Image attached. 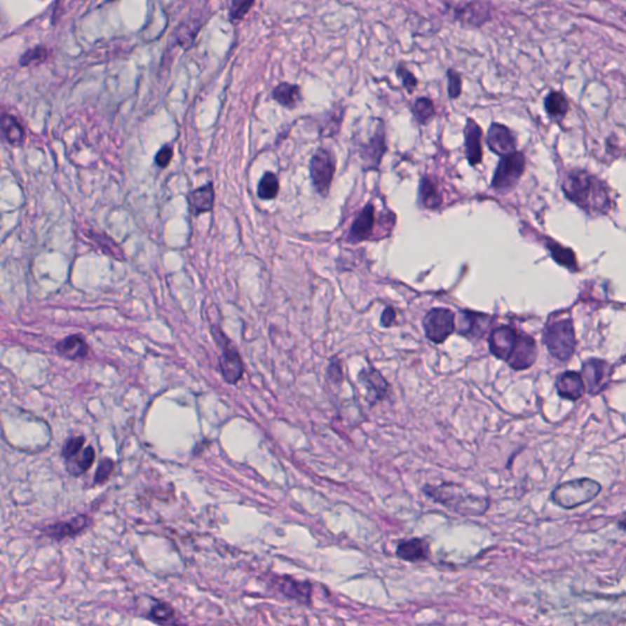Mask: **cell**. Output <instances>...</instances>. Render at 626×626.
Returning <instances> with one entry per match:
<instances>
[{"label":"cell","mask_w":626,"mask_h":626,"mask_svg":"<svg viewBox=\"0 0 626 626\" xmlns=\"http://www.w3.org/2000/svg\"><path fill=\"white\" fill-rule=\"evenodd\" d=\"M488 345L492 355L505 361L515 371L533 366L538 356L535 339L510 325L494 328L488 338Z\"/></svg>","instance_id":"cell-1"},{"label":"cell","mask_w":626,"mask_h":626,"mask_svg":"<svg viewBox=\"0 0 626 626\" xmlns=\"http://www.w3.org/2000/svg\"><path fill=\"white\" fill-rule=\"evenodd\" d=\"M563 190L570 201L591 215H606L612 207L607 185L583 169L565 175Z\"/></svg>","instance_id":"cell-2"},{"label":"cell","mask_w":626,"mask_h":626,"mask_svg":"<svg viewBox=\"0 0 626 626\" xmlns=\"http://www.w3.org/2000/svg\"><path fill=\"white\" fill-rule=\"evenodd\" d=\"M423 491L435 502L461 515H482L487 510V499L472 496L456 484L444 483L438 487L427 486Z\"/></svg>","instance_id":"cell-3"},{"label":"cell","mask_w":626,"mask_h":626,"mask_svg":"<svg viewBox=\"0 0 626 626\" xmlns=\"http://www.w3.org/2000/svg\"><path fill=\"white\" fill-rule=\"evenodd\" d=\"M543 343L550 354L562 362L569 361L575 354L576 335L570 318L554 320L543 332Z\"/></svg>","instance_id":"cell-4"},{"label":"cell","mask_w":626,"mask_h":626,"mask_svg":"<svg viewBox=\"0 0 626 626\" xmlns=\"http://www.w3.org/2000/svg\"><path fill=\"white\" fill-rule=\"evenodd\" d=\"M601 491V484L591 478H578L555 487L552 501L560 508L574 509L593 501Z\"/></svg>","instance_id":"cell-5"},{"label":"cell","mask_w":626,"mask_h":626,"mask_svg":"<svg viewBox=\"0 0 626 626\" xmlns=\"http://www.w3.org/2000/svg\"><path fill=\"white\" fill-rule=\"evenodd\" d=\"M215 340L220 348L219 367L226 383L236 384L244 374V365L236 349L229 338L215 325L213 328Z\"/></svg>","instance_id":"cell-6"},{"label":"cell","mask_w":626,"mask_h":626,"mask_svg":"<svg viewBox=\"0 0 626 626\" xmlns=\"http://www.w3.org/2000/svg\"><path fill=\"white\" fill-rule=\"evenodd\" d=\"M335 165L336 161L332 151L327 149H318L315 151L310 163V175L315 191L320 196L325 197L329 192L330 185L334 177Z\"/></svg>","instance_id":"cell-7"},{"label":"cell","mask_w":626,"mask_h":626,"mask_svg":"<svg viewBox=\"0 0 626 626\" xmlns=\"http://www.w3.org/2000/svg\"><path fill=\"white\" fill-rule=\"evenodd\" d=\"M525 170V157L522 152L505 156L498 164L497 170L494 172L492 187L497 191H508L517 186L522 174Z\"/></svg>","instance_id":"cell-8"},{"label":"cell","mask_w":626,"mask_h":626,"mask_svg":"<svg viewBox=\"0 0 626 626\" xmlns=\"http://www.w3.org/2000/svg\"><path fill=\"white\" fill-rule=\"evenodd\" d=\"M425 334L435 344H442L454 333V312L448 308H433L423 318Z\"/></svg>","instance_id":"cell-9"},{"label":"cell","mask_w":626,"mask_h":626,"mask_svg":"<svg viewBox=\"0 0 626 626\" xmlns=\"http://www.w3.org/2000/svg\"><path fill=\"white\" fill-rule=\"evenodd\" d=\"M613 367L606 360L592 358L585 361L581 368L586 392L590 395H597L602 393L612 379Z\"/></svg>","instance_id":"cell-10"},{"label":"cell","mask_w":626,"mask_h":626,"mask_svg":"<svg viewBox=\"0 0 626 626\" xmlns=\"http://www.w3.org/2000/svg\"><path fill=\"white\" fill-rule=\"evenodd\" d=\"M487 144L492 152L502 158L517 152V139L505 125L497 123L491 125L488 130Z\"/></svg>","instance_id":"cell-11"},{"label":"cell","mask_w":626,"mask_h":626,"mask_svg":"<svg viewBox=\"0 0 626 626\" xmlns=\"http://www.w3.org/2000/svg\"><path fill=\"white\" fill-rule=\"evenodd\" d=\"M492 323V317L478 312H460L458 333L468 338H481L487 333Z\"/></svg>","instance_id":"cell-12"},{"label":"cell","mask_w":626,"mask_h":626,"mask_svg":"<svg viewBox=\"0 0 626 626\" xmlns=\"http://www.w3.org/2000/svg\"><path fill=\"white\" fill-rule=\"evenodd\" d=\"M359 381L366 388L368 400L372 404L382 402L388 397L389 384L386 378L383 377L382 373L377 369L374 368L362 369L359 373Z\"/></svg>","instance_id":"cell-13"},{"label":"cell","mask_w":626,"mask_h":626,"mask_svg":"<svg viewBox=\"0 0 626 626\" xmlns=\"http://www.w3.org/2000/svg\"><path fill=\"white\" fill-rule=\"evenodd\" d=\"M277 588L280 592L297 603L310 604L311 603L312 586L307 581H301L290 576H283L275 580Z\"/></svg>","instance_id":"cell-14"},{"label":"cell","mask_w":626,"mask_h":626,"mask_svg":"<svg viewBox=\"0 0 626 626\" xmlns=\"http://www.w3.org/2000/svg\"><path fill=\"white\" fill-rule=\"evenodd\" d=\"M555 388H557V392L560 397L570 400V402L581 399L583 394L586 393V387H585V383L581 377V373L575 372V371H566V372L562 373L557 379Z\"/></svg>","instance_id":"cell-15"},{"label":"cell","mask_w":626,"mask_h":626,"mask_svg":"<svg viewBox=\"0 0 626 626\" xmlns=\"http://www.w3.org/2000/svg\"><path fill=\"white\" fill-rule=\"evenodd\" d=\"M374 207L367 205L355 218L348 235V241L351 244H356L369 239L374 229Z\"/></svg>","instance_id":"cell-16"},{"label":"cell","mask_w":626,"mask_h":626,"mask_svg":"<svg viewBox=\"0 0 626 626\" xmlns=\"http://www.w3.org/2000/svg\"><path fill=\"white\" fill-rule=\"evenodd\" d=\"M465 149L470 164L475 167L482 161V130L472 119H468L465 126Z\"/></svg>","instance_id":"cell-17"},{"label":"cell","mask_w":626,"mask_h":626,"mask_svg":"<svg viewBox=\"0 0 626 626\" xmlns=\"http://www.w3.org/2000/svg\"><path fill=\"white\" fill-rule=\"evenodd\" d=\"M387 151L384 130L379 129L373 135L367 144H364L360 149V156L364 161L365 167L367 169L378 168L382 161L383 156Z\"/></svg>","instance_id":"cell-18"},{"label":"cell","mask_w":626,"mask_h":626,"mask_svg":"<svg viewBox=\"0 0 626 626\" xmlns=\"http://www.w3.org/2000/svg\"><path fill=\"white\" fill-rule=\"evenodd\" d=\"M430 543L423 538L400 540L397 547V555L402 560L417 563L430 558Z\"/></svg>","instance_id":"cell-19"},{"label":"cell","mask_w":626,"mask_h":626,"mask_svg":"<svg viewBox=\"0 0 626 626\" xmlns=\"http://www.w3.org/2000/svg\"><path fill=\"white\" fill-rule=\"evenodd\" d=\"M90 524V517L87 515H79L70 522H57L55 525L48 526L44 529L46 535L54 540H64L67 537H74L85 530Z\"/></svg>","instance_id":"cell-20"},{"label":"cell","mask_w":626,"mask_h":626,"mask_svg":"<svg viewBox=\"0 0 626 626\" xmlns=\"http://www.w3.org/2000/svg\"><path fill=\"white\" fill-rule=\"evenodd\" d=\"M55 348L59 354L65 356L67 359L81 360L88 355V345L81 335L67 336L65 339L60 340Z\"/></svg>","instance_id":"cell-21"},{"label":"cell","mask_w":626,"mask_h":626,"mask_svg":"<svg viewBox=\"0 0 626 626\" xmlns=\"http://www.w3.org/2000/svg\"><path fill=\"white\" fill-rule=\"evenodd\" d=\"M215 189L212 184L196 189L189 197L192 213L195 215L210 212L215 206Z\"/></svg>","instance_id":"cell-22"},{"label":"cell","mask_w":626,"mask_h":626,"mask_svg":"<svg viewBox=\"0 0 626 626\" xmlns=\"http://www.w3.org/2000/svg\"><path fill=\"white\" fill-rule=\"evenodd\" d=\"M273 98L283 105L284 108L287 109H294L297 105L300 104L302 101L301 90L297 85H292L287 82L279 83L274 91H273Z\"/></svg>","instance_id":"cell-23"},{"label":"cell","mask_w":626,"mask_h":626,"mask_svg":"<svg viewBox=\"0 0 626 626\" xmlns=\"http://www.w3.org/2000/svg\"><path fill=\"white\" fill-rule=\"evenodd\" d=\"M455 10L458 14L456 18L471 26H481L489 19V10L486 9V5L481 3L463 4L461 9L456 8Z\"/></svg>","instance_id":"cell-24"},{"label":"cell","mask_w":626,"mask_h":626,"mask_svg":"<svg viewBox=\"0 0 626 626\" xmlns=\"http://www.w3.org/2000/svg\"><path fill=\"white\" fill-rule=\"evenodd\" d=\"M1 131L6 142L13 146L24 144L25 130L19 120L10 114H3L1 118Z\"/></svg>","instance_id":"cell-25"},{"label":"cell","mask_w":626,"mask_h":626,"mask_svg":"<svg viewBox=\"0 0 626 626\" xmlns=\"http://www.w3.org/2000/svg\"><path fill=\"white\" fill-rule=\"evenodd\" d=\"M420 201L422 206L428 208V210L438 208L443 201L435 182L428 177H423L421 180Z\"/></svg>","instance_id":"cell-26"},{"label":"cell","mask_w":626,"mask_h":626,"mask_svg":"<svg viewBox=\"0 0 626 626\" xmlns=\"http://www.w3.org/2000/svg\"><path fill=\"white\" fill-rule=\"evenodd\" d=\"M545 107L547 113L554 118V119H563L568 109H569V103L566 101L564 95L560 92H550L548 96L545 97Z\"/></svg>","instance_id":"cell-27"},{"label":"cell","mask_w":626,"mask_h":626,"mask_svg":"<svg viewBox=\"0 0 626 626\" xmlns=\"http://www.w3.org/2000/svg\"><path fill=\"white\" fill-rule=\"evenodd\" d=\"M86 236L88 239L91 240L93 244L98 246V249L102 250L105 254H109V256H111V257H114V259H124L123 250L120 249L119 245L116 244L114 240L109 238L108 235L88 231Z\"/></svg>","instance_id":"cell-28"},{"label":"cell","mask_w":626,"mask_h":626,"mask_svg":"<svg viewBox=\"0 0 626 626\" xmlns=\"http://www.w3.org/2000/svg\"><path fill=\"white\" fill-rule=\"evenodd\" d=\"M547 249L550 250L552 257L560 266L569 268L570 271H576L578 269L576 257H575L574 252L571 250L563 247L562 245L550 241V240L547 243Z\"/></svg>","instance_id":"cell-29"},{"label":"cell","mask_w":626,"mask_h":626,"mask_svg":"<svg viewBox=\"0 0 626 626\" xmlns=\"http://www.w3.org/2000/svg\"><path fill=\"white\" fill-rule=\"evenodd\" d=\"M279 192V180L277 175L272 172H267L263 175L257 189V195L261 200H273Z\"/></svg>","instance_id":"cell-30"},{"label":"cell","mask_w":626,"mask_h":626,"mask_svg":"<svg viewBox=\"0 0 626 626\" xmlns=\"http://www.w3.org/2000/svg\"><path fill=\"white\" fill-rule=\"evenodd\" d=\"M95 458H96L95 449L92 447H87L86 449L82 450V453L79 455V458L74 460V463L67 468V470L74 476H80L82 473H85L91 469Z\"/></svg>","instance_id":"cell-31"},{"label":"cell","mask_w":626,"mask_h":626,"mask_svg":"<svg viewBox=\"0 0 626 626\" xmlns=\"http://www.w3.org/2000/svg\"><path fill=\"white\" fill-rule=\"evenodd\" d=\"M414 115L420 124L426 125L433 119L435 114V105L426 97H420L412 108Z\"/></svg>","instance_id":"cell-32"},{"label":"cell","mask_w":626,"mask_h":626,"mask_svg":"<svg viewBox=\"0 0 626 626\" xmlns=\"http://www.w3.org/2000/svg\"><path fill=\"white\" fill-rule=\"evenodd\" d=\"M49 57V50L44 46H39L34 48L29 49L25 53L24 55L20 59V64L22 67H29V65H36L41 62H46Z\"/></svg>","instance_id":"cell-33"},{"label":"cell","mask_w":626,"mask_h":626,"mask_svg":"<svg viewBox=\"0 0 626 626\" xmlns=\"http://www.w3.org/2000/svg\"><path fill=\"white\" fill-rule=\"evenodd\" d=\"M83 444H85V438L80 437V435L67 440V443L62 447V458L65 460H69V461L75 459L77 455H80V453H81Z\"/></svg>","instance_id":"cell-34"},{"label":"cell","mask_w":626,"mask_h":626,"mask_svg":"<svg viewBox=\"0 0 626 626\" xmlns=\"http://www.w3.org/2000/svg\"><path fill=\"white\" fill-rule=\"evenodd\" d=\"M151 618L161 624H167L174 619V609L167 603L158 602L149 613Z\"/></svg>","instance_id":"cell-35"},{"label":"cell","mask_w":626,"mask_h":626,"mask_svg":"<svg viewBox=\"0 0 626 626\" xmlns=\"http://www.w3.org/2000/svg\"><path fill=\"white\" fill-rule=\"evenodd\" d=\"M447 75H448V92H449V96L451 98H458L461 95V87H463V82H461L459 72L450 69V70H448Z\"/></svg>","instance_id":"cell-36"},{"label":"cell","mask_w":626,"mask_h":626,"mask_svg":"<svg viewBox=\"0 0 626 626\" xmlns=\"http://www.w3.org/2000/svg\"><path fill=\"white\" fill-rule=\"evenodd\" d=\"M114 470V461L111 459H103L100 463V466L97 469L96 475H95V483L96 484H102L109 478L110 473Z\"/></svg>","instance_id":"cell-37"},{"label":"cell","mask_w":626,"mask_h":626,"mask_svg":"<svg viewBox=\"0 0 626 626\" xmlns=\"http://www.w3.org/2000/svg\"><path fill=\"white\" fill-rule=\"evenodd\" d=\"M254 4V1H234L230 8V19L233 21L244 19L245 15L249 13L250 8Z\"/></svg>","instance_id":"cell-38"},{"label":"cell","mask_w":626,"mask_h":626,"mask_svg":"<svg viewBox=\"0 0 626 626\" xmlns=\"http://www.w3.org/2000/svg\"><path fill=\"white\" fill-rule=\"evenodd\" d=\"M397 76L400 77V80H402V86L407 88L409 93H412L417 86L416 77L414 76V74L410 70H407V67H404V65L397 67Z\"/></svg>","instance_id":"cell-39"},{"label":"cell","mask_w":626,"mask_h":626,"mask_svg":"<svg viewBox=\"0 0 626 626\" xmlns=\"http://www.w3.org/2000/svg\"><path fill=\"white\" fill-rule=\"evenodd\" d=\"M327 373H328V379H329L330 382L334 383V384L341 383V381H343V369H341L339 359H334L330 361Z\"/></svg>","instance_id":"cell-40"},{"label":"cell","mask_w":626,"mask_h":626,"mask_svg":"<svg viewBox=\"0 0 626 626\" xmlns=\"http://www.w3.org/2000/svg\"><path fill=\"white\" fill-rule=\"evenodd\" d=\"M172 159V149L170 146H163L156 154V163L159 168H167Z\"/></svg>","instance_id":"cell-41"},{"label":"cell","mask_w":626,"mask_h":626,"mask_svg":"<svg viewBox=\"0 0 626 626\" xmlns=\"http://www.w3.org/2000/svg\"><path fill=\"white\" fill-rule=\"evenodd\" d=\"M395 318H397L395 310L390 306L386 307V310L383 311L382 315H381V325L384 328H389V327L395 325Z\"/></svg>","instance_id":"cell-42"},{"label":"cell","mask_w":626,"mask_h":626,"mask_svg":"<svg viewBox=\"0 0 626 626\" xmlns=\"http://www.w3.org/2000/svg\"><path fill=\"white\" fill-rule=\"evenodd\" d=\"M619 529L622 531H625L626 532V519H624V520L619 522Z\"/></svg>","instance_id":"cell-43"}]
</instances>
